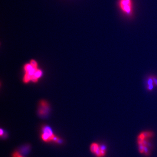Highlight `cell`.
Here are the masks:
<instances>
[{
  "mask_svg": "<svg viewBox=\"0 0 157 157\" xmlns=\"http://www.w3.org/2000/svg\"><path fill=\"white\" fill-rule=\"evenodd\" d=\"M30 64L31 65L32 67H34L37 68V64L35 61H34V60H31V61Z\"/></svg>",
  "mask_w": 157,
  "mask_h": 157,
  "instance_id": "cell-8",
  "label": "cell"
},
{
  "mask_svg": "<svg viewBox=\"0 0 157 157\" xmlns=\"http://www.w3.org/2000/svg\"><path fill=\"white\" fill-rule=\"evenodd\" d=\"M117 7L123 15L128 18H132L135 13L134 0H118Z\"/></svg>",
  "mask_w": 157,
  "mask_h": 157,
  "instance_id": "cell-2",
  "label": "cell"
},
{
  "mask_svg": "<svg viewBox=\"0 0 157 157\" xmlns=\"http://www.w3.org/2000/svg\"><path fill=\"white\" fill-rule=\"evenodd\" d=\"M154 137V132L151 131L140 132L137 137V143L140 153L148 156L150 153V140Z\"/></svg>",
  "mask_w": 157,
  "mask_h": 157,
  "instance_id": "cell-1",
  "label": "cell"
},
{
  "mask_svg": "<svg viewBox=\"0 0 157 157\" xmlns=\"http://www.w3.org/2000/svg\"><path fill=\"white\" fill-rule=\"evenodd\" d=\"M153 80L155 86L157 87V77L155 75H152Z\"/></svg>",
  "mask_w": 157,
  "mask_h": 157,
  "instance_id": "cell-7",
  "label": "cell"
},
{
  "mask_svg": "<svg viewBox=\"0 0 157 157\" xmlns=\"http://www.w3.org/2000/svg\"><path fill=\"white\" fill-rule=\"evenodd\" d=\"M56 136L53 134L52 130L50 127H45L43 128V133L41 135V139L42 141L45 142H49L54 141Z\"/></svg>",
  "mask_w": 157,
  "mask_h": 157,
  "instance_id": "cell-4",
  "label": "cell"
},
{
  "mask_svg": "<svg viewBox=\"0 0 157 157\" xmlns=\"http://www.w3.org/2000/svg\"><path fill=\"white\" fill-rule=\"evenodd\" d=\"M90 150L96 157H104L106 155L107 149L104 145L94 142L91 144Z\"/></svg>",
  "mask_w": 157,
  "mask_h": 157,
  "instance_id": "cell-3",
  "label": "cell"
},
{
  "mask_svg": "<svg viewBox=\"0 0 157 157\" xmlns=\"http://www.w3.org/2000/svg\"><path fill=\"white\" fill-rule=\"evenodd\" d=\"M146 87L151 85H155L153 82V80L152 75H151V76H149L147 77L146 80Z\"/></svg>",
  "mask_w": 157,
  "mask_h": 157,
  "instance_id": "cell-5",
  "label": "cell"
},
{
  "mask_svg": "<svg viewBox=\"0 0 157 157\" xmlns=\"http://www.w3.org/2000/svg\"><path fill=\"white\" fill-rule=\"evenodd\" d=\"M4 134V131L2 129H1L0 130V135L1 136H2Z\"/></svg>",
  "mask_w": 157,
  "mask_h": 157,
  "instance_id": "cell-9",
  "label": "cell"
},
{
  "mask_svg": "<svg viewBox=\"0 0 157 157\" xmlns=\"http://www.w3.org/2000/svg\"><path fill=\"white\" fill-rule=\"evenodd\" d=\"M12 157H24L22 155H21L20 153L18 151L15 152L12 155Z\"/></svg>",
  "mask_w": 157,
  "mask_h": 157,
  "instance_id": "cell-6",
  "label": "cell"
}]
</instances>
